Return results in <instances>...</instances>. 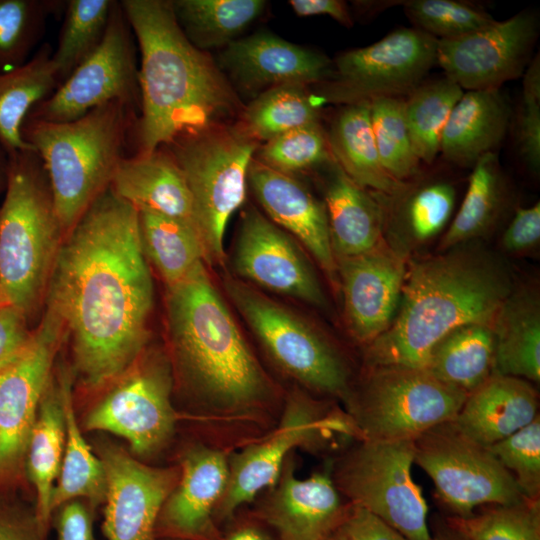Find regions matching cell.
Returning <instances> with one entry per match:
<instances>
[{
  "instance_id": "cell-44",
  "label": "cell",
  "mask_w": 540,
  "mask_h": 540,
  "mask_svg": "<svg viewBox=\"0 0 540 540\" xmlns=\"http://www.w3.org/2000/svg\"><path fill=\"white\" fill-rule=\"evenodd\" d=\"M447 523L470 540H540V501L525 499L510 505H489Z\"/></svg>"
},
{
  "instance_id": "cell-11",
  "label": "cell",
  "mask_w": 540,
  "mask_h": 540,
  "mask_svg": "<svg viewBox=\"0 0 540 540\" xmlns=\"http://www.w3.org/2000/svg\"><path fill=\"white\" fill-rule=\"evenodd\" d=\"M414 463L431 478L439 500L454 517H467L481 506L527 499L489 449L461 433L452 421L414 439Z\"/></svg>"
},
{
  "instance_id": "cell-59",
  "label": "cell",
  "mask_w": 540,
  "mask_h": 540,
  "mask_svg": "<svg viewBox=\"0 0 540 540\" xmlns=\"http://www.w3.org/2000/svg\"><path fill=\"white\" fill-rule=\"evenodd\" d=\"M1 307H2V306H1V304H0V308H1Z\"/></svg>"
},
{
  "instance_id": "cell-37",
  "label": "cell",
  "mask_w": 540,
  "mask_h": 540,
  "mask_svg": "<svg viewBox=\"0 0 540 540\" xmlns=\"http://www.w3.org/2000/svg\"><path fill=\"white\" fill-rule=\"evenodd\" d=\"M138 212L144 255L166 288L182 281L199 264H206L201 239L191 226L155 212Z\"/></svg>"
},
{
  "instance_id": "cell-15",
  "label": "cell",
  "mask_w": 540,
  "mask_h": 540,
  "mask_svg": "<svg viewBox=\"0 0 540 540\" xmlns=\"http://www.w3.org/2000/svg\"><path fill=\"white\" fill-rule=\"evenodd\" d=\"M65 327L49 306L20 357L0 373V485L24 470L29 437L64 341Z\"/></svg>"
},
{
  "instance_id": "cell-2",
  "label": "cell",
  "mask_w": 540,
  "mask_h": 540,
  "mask_svg": "<svg viewBox=\"0 0 540 540\" xmlns=\"http://www.w3.org/2000/svg\"><path fill=\"white\" fill-rule=\"evenodd\" d=\"M138 43L140 116L132 131L135 154L212 125L239 109L219 66L181 30L169 0H122Z\"/></svg>"
},
{
  "instance_id": "cell-41",
  "label": "cell",
  "mask_w": 540,
  "mask_h": 540,
  "mask_svg": "<svg viewBox=\"0 0 540 540\" xmlns=\"http://www.w3.org/2000/svg\"><path fill=\"white\" fill-rule=\"evenodd\" d=\"M115 0H68L52 62L59 85L104 39Z\"/></svg>"
},
{
  "instance_id": "cell-29",
  "label": "cell",
  "mask_w": 540,
  "mask_h": 540,
  "mask_svg": "<svg viewBox=\"0 0 540 540\" xmlns=\"http://www.w3.org/2000/svg\"><path fill=\"white\" fill-rule=\"evenodd\" d=\"M327 167L324 204L335 260L372 250L385 240L377 197L354 182L335 161Z\"/></svg>"
},
{
  "instance_id": "cell-12",
  "label": "cell",
  "mask_w": 540,
  "mask_h": 540,
  "mask_svg": "<svg viewBox=\"0 0 540 540\" xmlns=\"http://www.w3.org/2000/svg\"><path fill=\"white\" fill-rule=\"evenodd\" d=\"M438 39L417 28H398L366 47L340 54L321 83L320 104L352 105L406 98L436 62Z\"/></svg>"
},
{
  "instance_id": "cell-14",
  "label": "cell",
  "mask_w": 540,
  "mask_h": 540,
  "mask_svg": "<svg viewBox=\"0 0 540 540\" xmlns=\"http://www.w3.org/2000/svg\"><path fill=\"white\" fill-rule=\"evenodd\" d=\"M171 389L168 361L145 350L87 414L85 429L113 433L124 438L134 453L151 454L165 444L174 429Z\"/></svg>"
},
{
  "instance_id": "cell-8",
  "label": "cell",
  "mask_w": 540,
  "mask_h": 540,
  "mask_svg": "<svg viewBox=\"0 0 540 540\" xmlns=\"http://www.w3.org/2000/svg\"><path fill=\"white\" fill-rule=\"evenodd\" d=\"M360 386L346 401L359 440H414L453 421L467 393L424 368L367 366Z\"/></svg>"
},
{
  "instance_id": "cell-4",
  "label": "cell",
  "mask_w": 540,
  "mask_h": 540,
  "mask_svg": "<svg viewBox=\"0 0 540 540\" xmlns=\"http://www.w3.org/2000/svg\"><path fill=\"white\" fill-rule=\"evenodd\" d=\"M166 325L182 377L212 407L244 411L270 397L271 383L205 263L166 288Z\"/></svg>"
},
{
  "instance_id": "cell-24",
  "label": "cell",
  "mask_w": 540,
  "mask_h": 540,
  "mask_svg": "<svg viewBox=\"0 0 540 540\" xmlns=\"http://www.w3.org/2000/svg\"><path fill=\"white\" fill-rule=\"evenodd\" d=\"M110 187L138 211L147 210L177 219L198 233L185 176L165 146L148 154L124 156Z\"/></svg>"
},
{
  "instance_id": "cell-26",
  "label": "cell",
  "mask_w": 540,
  "mask_h": 540,
  "mask_svg": "<svg viewBox=\"0 0 540 540\" xmlns=\"http://www.w3.org/2000/svg\"><path fill=\"white\" fill-rule=\"evenodd\" d=\"M538 416V393L529 381L492 373L467 395L452 422L465 436L489 447Z\"/></svg>"
},
{
  "instance_id": "cell-46",
  "label": "cell",
  "mask_w": 540,
  "mask_h": 540,
  "mask_svg": "<svg viewBox=\"0 0 540 540\" xmlns=\"http://www.w3.org/2000/svg\"><path fill=\"white\" fill-rule=\"evenodd\" d=\"M403 5L417 29L438 40L457 38L496 21L488 12L456 0H410Z\"/></svg>"
},
{
  "instance_id": "cell-50",
  "label": "cell",
  "mask_w": 540,
  "mask_h": 540,
  "mask_svg": "<svg viewBox=\"0 0 540 540\" xmlns=\"http://www.w3.org/2000/svg\"><path fill=\"white\" fill-rule=\"evenodd\" d=\"M540 244V204L518 207L506 227L502 238V248L511 253H526Z\"/></svg>"
},
{
  "instance_id": "cell-38",
  "label": "cell",
  "mask_w": 540,
  "mask_h": 540,
  "mask_svg": "<svg viewBox=\"0 0 540 540\" xmlns=\"http://www.w3.org/2000/svg\"><path fill=\"white\" fill-rule=\"evenodd\" d=\"M175 18L198 49L226 47L265 10L262 0H174Z\"/></svg>"
},
{
  "instance_id": "cell-17",
  "label": "cell",
  "mask_w": 540,
  "mask_h": 540,
  "mask_svg": "<svg viewBox=\"0 0 540 540\" xmlns=\"http://www.w3.org/2000/svg\"><path fill=\"white\" fill-rule=\"evenodd\" d=\"M236 278L322 311L329 302L299 243L256 207L243 210L232 254Z\"/></svg>"
},
{
  "instance_id": "cell-47",
  "label": "cell",
  "mask_w": 540,
  "mask_h": 540,
  "mask_svg": "<svg viewBox=\"0 0 540 540\" xmlns=\"http://www.w3.org/2000/svg\"><path fill=\"white\" fill-rule=\"evenodd\" d=\"M513 476L527 499L540 495V416L512 435L487 447Z\"/></svg>"
},
{
  "instance_id": "cell-42",
  "label": "cell",
  "mask_w": 540,
  "mask_h": 540,
  "mask_svg": "<svg viewBox=\"0 0 540 540\" xmlns=\"http://www.w3.org/2000/svg\"><path fill=\"white\" fill-rule=\"evenodd\" d=\"M65 6L64 0H0V73L31 58L48 19L63 14Z\"/></svg>"
},
{
  "instance_id": "cell-52",
  "label": "cell",
  "mask_w": 540,
  "mask_h": 540,
  "mask_svg": "<svg viewBox=\"0 0 540 540\" xmlns=\"http://www.w3.org/2000/svg\"><path fill=\"white\" fill-rule=\"evenodd\" d=\"M56 510L57 540H95L92 513L87 504L76 499Z\"/></svg>"
},
{
  "instance_id": "cell-43",
  "label": "cell",
  "mask_w": 540,
  "mask_h": 540,
  "mask_svg": "<svg viewBox=\"0 0 540 540\" xmlns=\"http://www.w3.org/2000/svg\"><path fill=\"white\" fill-rule=\"evenodd\" d=\"M372 131L383 168L395 180L406 183L420 173L421 161L411 143L405 98H379L369 103Z\"/></svg>"
},
{
  "instance_id": "cell-25",
  "label": "cell",
  "mask_w": 540,
  "mask_h": 540,
  "mask_svg": "<svg viewBox=\"0 0 540 540\" xmlns=\"http://www.w3.org/2000/svg\"><path fill=\"white\" fill-rule=\"evenodd\" d=\"M229 477V463L218 450L195 447L182 460L181 476L166 499L159 521L168 532L205 537L212 529L214 506L223 496Z\"/></svg>"
},
{
  "instance_id": "cell-32",
  "label": "cell",
  "mask_w": 540,
  "mask_h": 540,
  "mask_svg": "<svg viewBox=\"0 0 540 540\" xmlns=\"http://www.w3.org/2000/svg\"><path fill=\"white\" fill-rule=\"evenodd\" d=\"M335 162L358 185L385 195L406 183L392 178L383 168L377 151L369 103L344 105L326 133Z\"/></svg>"
},
{
  "instance_id": "cell-27",
  "label": "cell",
  "mask_w": 540,
  "mask_h": 540,
  "mask_svg": "<svg viewBox=\"0 0 540 540\" xmlns=\"http://www.w3.org/2000/svg\"><path fill=\"white\" fill-rule=\"evenodd\" d=\"M72 367L57 364L41 399L24 459V470L36 492L35 518L46 533L53 513V490L60 472L65 440L64 386Z\"/></svg>"
},
{
  "instance_id": "cell-13",
  "label": "cell",
  "mask_w": 540,
  "mask_h": 540,
  "mask_svg": "<svg viewBox=\"0 0 540 540\" xmlns=\"http://www.w3.org/2000/svg\"><path fill=\"white\" fill-rule=\"evenodd\" d=\"M121 101L140 110V90L134 35L120 1H115L99 47L26 119L68 122L94 108Z\"/></svg>"
},
{
  "instance_id": "cell-19",
  "label": "cell",
  "mask_w": 540,
  "mask_h": 540,
  "mask_svg": "<svg viewBox=\"0 0 540 540\" xmlns=\"http://www.w3.org/2000/svg\"><path fill=\"white\" fill-rule=\"evenodd\" d=\"M336 265L346 326L367 345L390 327L397 313L407 270L405 256L384 240L365 253L336 259Z\"/></svg>"
},
{
  "instance_id": "cell-57",
  "label": "cell",
  "mask_w": 540,
  "mask_h": 540,
  "mask_svg": "<svg viewBox=\"0 0 540 540\" xmlns=\"http://www.w3.org/2000/svg\"><path fill=\"white\" fill-rule=\"evenodd\" d=\"M227 540H265V538L253 528H243L234 532Z\"/></svg>"
},
{
  "instance_id": "cell-21",
  "label": "cell",
  "mask_w": 540,
  "mask_h": 540,
  "mask_svg": "<svg viewBox=\"0 0 540 540\" xmlns=\"http://www.w3.org/2000/svg\"><path fill=\"white\" fill-rule=\"evenodd\" d=\"M218 66L240 92L253 99L280 85L321 84L333 72L326 55L267 32L238 38L224 47Z\"/></svg>"
},
{
  "instance_id": "cell-5",
  "label": "cell",
  "mask_w": 540,
  "mask_h": 540,
  "mask_svg": "<svg viewBox=\"0 0 540 540\" xmlns=\"http://www.w3.org/2000/svg\"><path fill=\"white\" fill-rule=\"evenodd\" d=\"M136 113L112 101L68 122L25 119L22 138L43 162L65 235L110 186Z\"/></svg>"
},
{
  "instance_id": "cell-35",
  "label": "cell",
  "mask_w": 540,
  "mask_h": 540,
  "mask_svg": "<svg viewBox=\"0 0 540 540\" xmlns=\"http://www.w3.org/2000/svg\"><path fill=\"white\" fill-rule=\"evenodd\" d=\"M472 168L463 202L440 242L441 251L485 236L504 211L506 184L495 152L482 156Z\"/></svg>"
},
{
  "instance_id": "cell-39",
  "label": "cell",
  "mask_w": 540,
  "mask_h": 540,
  "mask_svg": "<svg viewBox=\"0 0 540 540\" xmlns=\"http://www.w3.org/2000/svg\"><path fill=\"white\" fill-rule=\"evenodd\" d=\"M321 104L307 86L286 84L256 96L238 125L252 139L266 142L290 130L319 122Z\"/></svg>"
},
{
  "instance_id": "cell-54",
  "label": "cell",
  "mask_w": 540,
  "mask_h": 540,
  "mask_svg": "<svg viewBox=\"0 0 540 540\" xmlns=\"http://www.w3.org/2000/svg\"><path fill=\"white\" fill-rule=\"evenodd\" d=\"M295 14L301 17L324 15L329 16L340 24L352 26L347 4L340 0H291L289 2Z\"/></svg>"
},
{
  "instance_id": "cell-55",
  "label": "cell",
  "mask_w": 540,
  "mask_h": 540,
  "mask_svg": "<svg viewBox=\"0 0 540 540\" xmlns=\"http://www.w3.org/2000/svg\"><path fill=\"white\" fill-rule=\"evenodd\" d=\"M430 540H470L461 531L451 526L449 523L445 527L439 528Z\"/></svg>"
},
{
  "instance_id": "cell-6",
  "label": "cell",
  "mask_w": 540,
  "mask_h": 540,
  "mask_svg": "<svg viewBox=\"0 0 540 540\" xmlns=\"http://www.w3.org/2000/svg\"><path fill=\"white\" fill-rule=\"evenodd\" d=\"M0 207V304L28 319L41 309L64 239L47 173L35 150L9 157Z\"/></svg>"
},
{
  "instance_id": "cell-48",
  "label": "cell",
  "mask_w": 540,
  "mask_h": 540,
  "mask_svg": "<svg viewBox=\"0 0 540 540\" xmlns=\"http://www.w3.org/2000/svg\"><path fill=\"white\" fill-rule=\"evenodd\" d=\"M522 103L516 124L521 157L533 171L540 167V60L539 54L523 73Z\"/></svg>"
},
{
  "instance_id": "cell-18",
  "label": "cell",
  "mask_w": 540,
  "mask_h": 540,
  "mask_svg": "<svg viewBox=\"0 0 540 540\" xmlns=\"http://www.w3.org/2000/svg\"><path fill=\"white\" fill-rule=\"evenodd\" d=\"M538 32L536 13L522 11L478 31L438 40L436 62L463 90L499 89L523 75Z\"/></svg>"
},
{
  "instance_id": "cell-9",
  "label": "cell",
  "mask_w": 540,
  "mask_h": 540,
  "mask_svg": "<svg viewBox=\"0 0 540 540\" xmlns=\"http://www.w3.org/2000/svg\"><path fill=\"white\" fill-rule=\"evenodd\" d=\"M223 289L272 360L302 385L347 401L350 372L341 353L310 323L259 289L226 275Z\"/></svg>"
},
{
  "instance_id": "cell-51",
  "label": "cell",
  "mask_w": 540,
  "mask_h": 540,
  "mask_svg": "<svg viewBox=\"0 0 540 540\" xmlns=\"http://www.w3.org/2000/svg\"><path fill=\"white\" fill-rule=\"evenodd\" d=\"M340 526L350 540H407L375 515L351 504Z\"/></svg>"
},
{
  "instance_id": "cell-22",
  "label": "cell",
  "mask_w": 540,
  "mask_h": 540,
  "mask_svg": "<svg viewBox=\"0 0 540 540\" xmlns=\"http://www.w3.org/2000/svg\"><path fill=\"white\" fill-rule=\"evenodd\" d=\"M248 185L266 216L312 255L332 283H337L324 201L294 175L274 170L255 158L248 169Z\"/></svg>"
},
{
  "instance_id": "cell-3",
  "label": "cell",
  "mask_w": 540,
  "mask_h": 540,
  "mask_svg": "<svg viewBox=\"0 0 540 540\" xmlns=\"http://www.w3.org/2000/svg\"><path fill=\"white\" fill-rule=\"evenodd\" d=\"M514 287L499 257L467 243L411 262L394 320L366 345L367 366L424 368L433 347L452 330L492 324Z\"/></svg>"
},
{
  "instance_id": "cell-10",
  "label": "cell",
  "mask_w": 540,
  "mask_h": 540,
  "mask_svg": "<svg viewBox=\"0 0 540 540\" xmlns=\"http://www.w3.org/2000/svg\"><path fill=\"white\" fill-rule=\"evenodd\" d=\"M414 440L360 443L337 464L332 478L351 505L375 515L407 540H430L428 507L412 477Z\"/></svg>"
},
{
  "instance_id": "cell-28",
  "label": "cell",
  "mask_w": 540,
  "mask_h": 540,
  "mask_svg": "<svg viewBox=\"0 0 540 540\" xmlns=\"http://www.w3.org/2000/svg\"><path fill=\"white\" fill-rule=\"evenodd\" d=\"M383 212V231L387 242L405 256L410 248L434 239L450 221L456 189L446 179L432 178L408 182L400 191L385 195L374 192Z\"/></svg>"
},
{
  "instance_id": "cell-1",
  "label": "cell",
  "mask_w": 540,
  "mask_h": 540,
  "mask_svg": "<svg viewBox=\"0 0 540 540\" xmlns=\"http://www.w3.org/2000/svg\"><path fill=\"white\" fill-rule=\"evenodd\" d=\"M153 304L139 212L109 186L64 236L44 300L63 321L84 387L114 383L140 358Z\"/></svg>"
},
{
  "instance_id": "cell-53",
  "label": "cell",
  "mask_w": 540,
  "mask_h": 540,
  "mask_svg": "<svg viewBox=\"0 0 540 540\" xmlns=\"http://www.w3.org/2000/svg\"><path fill=\"white\" fill-rule=\"evenodd\" d=\"M44 536L35 515L0 506V540H44Z\"/></svg>"
},
{
  "instance_id": "cell-20",
  "label": "cell",
  "mask_w": 540,
  "mask_h": 540,
  "mask_svg": "<svg viewBox=\"0 0 540 540\" xmlns=\"http://www.w3.org/2000/svg\"><path fill=\"white\" fill-rule=\"evenodd\" d=\"M103 533L107 540H153L163 505L178 481L174 469L144 465L122 449L105 447Z\"/></svg>"
},
{
  "instance_id": "cell-7",
  "label": "cell",
  "mask_w": 540,
  "mask_h": 540,
  "mask_svg": "<svg viewBox=\"0 0 540 540\" xmlns=\"http://www.w3.org/2000/svg\"><path fill=\"white\" fill-rule=\"evenodd\" d=\"M165 147L188 184L206 265L222 266L226 226L245 201L248 169L259 143L238 124H216L184 134Z\"/></svg>"
},
{
  "instance_id": "cell-49",
  "label": "cell",
  "mask_w": 540,
  "mask_h": 540,
  "mask_svg": "<svg viewBox=\"0 0 540 540\" xmlns=\"http://www.w3.org/2000/svg\"><path fill=\"white\" fill-rule=\"evenodd\" d=\"M29 319L19 310L0 308V373L24 352L32 338Z\"/></svg>"
},
{
  "instance_id": "cell-23",
  "label": "cell",
  "mask_w": 540,
  "mask_h": 540,
  "mask_svg": "<svg viewBox=\"0 0 540 540\" xmlns=\"http://www.w3.org/2000/svg\"><path fill=\"white\" fill-rule=\"evenodd\" d=\"M288 463L265 506V517L281 540H324L341 525L350 505L342 504L329 474L300 479Z\"/></svg>"
},
{
  "instance_id": "cell-58",
  "label": "cell",
  "mask_w": 540,
  "mask_h": 540,
  "mask_svg": "<svg viewBox=\"0 0 540 540\" xmlns=\"http://www.w3.org/2000/svg\"><path fill=\"white\" fill-rule=\"evenodd\" d=\"M324 540H350V539L342 530L341 526H339L330 535H328Z\"/></svg>"
},
{
  "instance_id": "cell-16",
  "label": "cell",
  "mask_w": 540,
  "mask_h": 540,
  "mask_svg": "<svg viewBox=\"0 0 540 540\" xmlns=\"http://www.w3.org/2000/svg\"><path fill=\"white\" fill-rule=\"evenodd\" d=\"M337 435L359 439L348 415L324 411L303 395H293L278 428L233 457L227 486L219 501L220 512L229 515L262 489L276 484L295 447L321 445Z\"/></svg>"
},
{
  "instance_id": "cell-40",
  "label": "cell",
  "mask_w": 540,
  "mask_h": 540,
  "mask_svg": "<svg viewBox=\"0 0 540 540\" xmlns=\"http://www.w3.org/2000/svg\"><path fill=\"white\" fill-rule=\"evenodd\" d=\"M464 90L447 77L420 84L405 98V118L413 150L421 163L440 153L447 120Z\"/></svg>"
},
{
  "instance_id": "cell-36",
  "label": "cell",
  "mask_w": 540,
  "mask_h": 540,
  "mask_svg": "<svg viewBox=\"0 0 540 540\" xmlns=\"http://www.w3.org/2000/svg\"><path fill=\"white\" fill-rule=\"evenodd\" d=\"M74 373L68 375L64 386L66 440L60 472L53 490V512L61 505L85 499L92 507L104 503L106 493L105 468L86 442L77 422L72 385Z\"/></svg>"
},
{
  "instance_id": "cell-30",
  "label": "cell",
  "mask_w": 540,
  "mask_h": 540,
  "mask_svg": "<svg viewBox=\"0 0 540 540\" xmlns=\"http://www.w3.org/2000/svg\"><path fill=\"white\" fill-rule=\"evenodd\" d=\"M510 108L499 89L470 90L454 106L441 137L440 153L456 165L473 167L503 140Z\"/></svg>"
},
{
  "instance_id": "cell-56",
  "label": "cell",
  "mask_w": 540,
  "mask_h": 540,
  "mask_svg": "<svg viewBox=\"0 0 540 540\" xmlns=\"http://www.w3.org/2000/svg\"><path fill=\"white\" fill-rule=\"evenodd\" d=\"M9 172V155L0 142V193L5 191Z\"/></svg>"
},
{
  "instance_id": "cell-34",
  "label": "cell",
  "mask_w": 540,
  "mask_h": 540,
  "mask_svg": "<svg viewBox=\"0 0 540 540\" xmlns=\"http://www.w3.org/2000/svg\"><path fill=\"white\" fill-rule=\"evenodd\" d=\"M494 334L491 324L460 326L431 350L424 369L438 380L469 394L493 371Z\"/></svg>"
},
{
  "instance_id": "cell-33",
  "label": "cell",
  "mask_w": 540,
  "mask_h": 540,
  "mask_svg": "<svg viewBox=\"0 0 540 540\" xmlns=\"http://www.w3.org/2000/svg\"><path fill=\"white\" fill-rule=\"evenodd\" d=\"M52 52L51 45L45 42L26 63L0 73V142L9 157L34 150L23 140L21 128L31 109L59 86Z\"/></svg>"
},
{
  "instance_id": "cell-45",
  "label": "cell",
  "mask_w": 540,
  "mask_h": 540,
  "mask_svg": "<svg viewBox=\"0 0 540 540\" xmlns=\"http://www.w3.org/2000/svg\"><path fill=\"white\" fill-rule=\"evenodd\" d=\"M256 156L260 163L291 175L335 161L320 123L290 130L264 142Z\"/></svg>"
},
{
  "instance_id": "cell-31",
  "label": "cell",
  "mask_w": 540,
  "mask_h": 540,
  "mask_svg": "<svg viewBox=\"0 0 540 540\" xmlns=\"http://www.w3.org/2000/svg\"><path fill=\"white\" fill-rule=\"evenodd\" d=\"M494 374L540 381V299L535 287H514L491 324Z\"/></svg>"
}]
</instances>
